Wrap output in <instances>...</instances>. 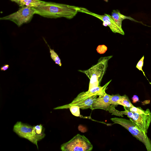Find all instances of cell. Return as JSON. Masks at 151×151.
Segmentation results:
<instances>
[{
	"mask_svg": "<svg viewBox=\"0 0 151 151\" xmlns=\"http://www.w3.org/2000/svg\"><path fill=\"white\" fill-rule=\"evenodd\" d=\"M122 97V96L119 94L110 95L109 98V102L110 105H113L116 106L118 105V102Z\"/></svg>",
	"mask_w": 151,
	"mask_h": 151,
	"instance_id": "obj_18",
	"label": "cell"
},
{
	"mask_svg": "<svg viewBox=\"0 0 151 151\" xmlns=\"http://www.w3.org/2000/svg\"><path fill=\"white\" fill-rule=\"evenodd\" d=\"M104 0L107 2L108 1V0Z\"/></svg>",
	"mask_w": 151,
	"mask_h": 151,
	"instance_id": "obj_25",
	"label": "cell"
},
{
	"mask_svg": "<svg viewBox=\"0 0 151 151\" xmlns=\"http://www.w3.org/2000/svg\"><path fill=\"white\" fill-rule=\"evenodd\" d=\"M130 119L134 122L145 132L147 133L151 122V113L149 109L145 113L138 114L134 113V116Z\"/></svg>",
	"mask_w": 151,
	"mask_h": 151,
	"instance_id": "obj_9",
	"label": "cell"
},
{
	"mask_svg": "<svg viewBox=\"0 0 151 151\" xmlns=\"http://www.w3.org/2000/svg\"><path fill=\"white\" fill-rule=\"evenodd\" d=\"M110 96L106 93L105 91L101 93L93 103L91 109H101L107 111L108 107L110 105L109 101Z\"/></svg>",
	"mask_w": 151,
	"mask_h": 151,
	"instance_id": "obj_10",
	"label": "cell"
},
{
	"mask_svg": "<svg viewBox=\"0 0 151 151\" xmlns=\"http://www.w3.org/2000/svg\"><path fill=\"white\" fill-rule=\"evenodd\" d=\"M9 68V65L6 64L2 66L0 68V70L1 71H5L7 70Z\"/></svg>",
	"mask_w": 151,
	"mask_h": 151,
	"instance_id": "obj_23",
	"label": "cell"
},
{
	"mask_svg": "<svg viewBox=\"0 0 151 151\" xmlns=\"http://www.w3.org/2000/svg\"><path fill=\"white\" fill-rule=\"evenodd\" d=\"M93 148L89 140L84 135L78 134L68 142L62 144L63 151H90Z\"/></svg>",
	"mask_w": 151,
	"mask_h": 151,
	"instance_id": "obj_4",
	"label": "cell"
},
{
	"mask_svg": "<svg viewBox=\"0 0 151 151\" xmlns=\"http://www.w3.org/2000/svg\"><path fill=\"white\" fill-rule=\"evenodd\" d=\"M69 108L71 113L74 116L80 117H82L80 114V107L77 105H73Z\"/></svg>",
	"mask_w": 151,
	"mask_h": 151,
	"instance_id": "obj_19",
	"label": "cell"
},
{
	"mask_svg": "<svg viewBox=\"0 0 151 151\" xmlns=\"http://www.w3.org/2000/svg\"><path fill=\"white\" fill-rule=\"evenodd\" d=\"M111 81V80L103 86L95 87L86 91L81 92L79 93L70 103L58 106L54 108V109H68L70 106L75 105L81 102L91 96L95 95L99 96L101 93L106 91L107 86Z\"/></svg>",
	"mask_w": 151,
	"mask_h": 151,
	"instance_id": "obj_6",
	"label": "cell"
},
{
	"mask_svg": "<svg viewBox=\"0 0 151 151\" xmlns=\"http://www.w3.org/2000/svg\"><path fill=\"white\" fill-rule=\"evenodd\" d=\"M45 129L42 124L33 126L32 131L33 135L37 141L43 139L45 136Z\"/></svg>",
	"mask_w": 151,
	"mask_h": 151,
	"instance_id": "obj_12",
	"label": "cell"
},
{
	"mask_svg": "<svg viewBox=\"0 0 151 151\" xmlns=\"http://www.w3.org/2000/svg\"><path fill=\"white\" fill-rule=\"evenodd\" d=\"M118 104L127 108H131L134 106L131 103L128 96L125 94L122 96L121 98L118 101Z\"/></svg>",
	"mask_w": 151,
	"mask_h": 151,
	"instance_id": "obj_17",
	"label": "cell"
},
{
	"mask_svg": "<svg viewBox=\"0 0 151 151\" xmlns=\"http://www.w3.org/2000/svg\"><path fill=\"white\" fill-rule=\"evenodd\" d=\"M17 3L20 7L24 6L35 7L43 3L45 1L40 0H17Z\"/></svg>",
	"mask_w": 151,
	"mask_h": 151,
	"instance_id": "obj_14",
	"label": "cell"
},
{
	"mask_svg": "<svg viewBox=\"0 0 151 151\" xmlns=\"http://www.w3.org/2000/svg\"><path fill=\"white\" fill-rule=\"evenodd\" d=\"M33 8L35 14L50 18L64 17L71 19L78 12V6L51 2L44 1L39 6Z\"/></svg>",
	"mask_w": 151,
	"mask_h": 151,
	"instance_id": "obj_1",
	"label": "cell"
},
{
	"mask_svg": "<svg viewBox=\"0 0 151 151\" xmlns=\"http://www.w3.org/2000/svg\"><path fill=\"white\" fill-rule=\"evenodd\" d=\"M33 126L17 122L13 127V130L20 137L26 139L35 145L38 148V141L34 137L32 131Z\"/></svg>",
	"mask_w": 151,
	"mask_h": 151,
	"instance_id": "obj_8",
	"label": "cell"
},
{
	"mask_svg": "<svg viewBox=\"0 0 151 151\" xmlns=\"http://www.w3.org/2000/svg\"><path fill=\"white\" fill-rule=\"evenodd\" d=\"M96 50L99 53L103 54L107 50V47L104 45H99L97 47Z\"/></svg>",
	"mask_w": 151,
	"mask_h": 151,
	"instance_id": "obj_22",
	"label": "cell"
},
{
	"mask_svg": "<svg viewBox=\"0 0 151 151\" xmlns=\"http://www.w3.org/2000/svg\"><path fill=\"white\" fill-rule=\"evenodd\" d=\"M144 59V55H143L137 63L136 65V68H137L139 70H141L142 72L144 75L145 76V77L149 81V80L146 77L145 74L144 72L142 70V68L143 66Z\"/></svg>",
	"mask_w": 151,
	"mask_h": 151,
	"instance_id": "obj_21",
	"label": "cell"
},
{
	"mask_svg": "<svg viewBox=\"0 0 151 151\" xmlns=\"http://www.w3.org/2000/svg\"><path fill=\"white\" fill-rule=\"evenodd\" d=\"M111 120L115 124H120L127 129L137 139L142 142L147 151H151V140L147 133L144 132L135 123L131 120L114 117Z\"/></svg>",
	"mask_w": 151,
	"mask_h": 151,
	"instance_id": "obj_3",
	"label": "cell"
},
{
	"mask_svg": "<svg viewBox=\"0 0 151 151\" xmlns=\"http://www.w3.org/2000/svg\"><path fill=\"white\" fill-rule=\"evenodd\" d=\"M115 106L113 105H110L107 109V111L111 113L112 115L115 116L123 117L124 115H127L128 109L126 107H124L125 110L123 111H119L116 109L115 108Z\"/></svg>",
	"mask_w": 151,
	"mask_h": 151,
	"instance_id": "obj_15",
	"label": "cell"
},
{
	"mask_svg": "<svg viewBox=\"0 0 151 151\" xmlns=\"http://www.w3.org/2000/svg\"><path fill=\"white\" fill-rule=\"evenodd\" d=\"M127 109L133 113H136L138 114H144L145 112V110L144 111L140 107H135L134 106L131 108H127Z\"/></svg>",
	"mask_w": 151,
	"mask_h": 151,
	"instance_id": "obj_20",
	"label": "cell"
},
{
	"mask_svg": "<svg viewBox=\"0 0 151 151\" xmlns=\"http://www.w3.org/2000/svg\"><path fill=\"white\" fill-rule=\"evenodd\" d=\"M35 14V11L33 7L24 6L15 12L0 18V19L11 21L20 27L24 24L29 22Z\"/></svg>",
	"mask_w": 151,
	"mask_h": 151,
	"instance_id": "obj_5",
	"label": "cell"
},
{
	"mask_svg": "<svg viewBox=\"0 0 151 151\" xmlns=\"http://www.w3.org/2000/svg\"><path fill=\"white\" fill-rule=\"evenodd\" d=\"M111 55L101 57L98 60L96 64L93 65L88 70H81L79 71L85 74L90 79L88 90L93 88L100 86L102 79L104 75L109 60L112 57Z\"/></svg>",
	"mask_w": 151,
	"mask_h": 151,
	"instance_id": "obj_2",
	"label": "cell"
},
{
	"mask_svg": "<svg viewBox=\"0 0 151 151\" xmlns=\"http://www.w3.org/2000/svg\"><path fill=\"white\" fill-rule=\"evenodd\" d=\"M132 102L135 103L139 101V99L138 96L136 95H134L132 98Z\"/></svg>",
	"mask_w": 151,
	"mask_h": 151,
	"instance_id": "obj_24",
	"label": "cell"
},
{
	"mask_svg": "<svg viewBox=\"0 0 151 151\" xmlns=\"http://www.w3.org/2000/svg\"><path fill=\"white\" fill-rule=\"evenodd\" d=\"M111 16L117 24L121 28H122V22L123 20L125 19H133L130 17L125 16L121 14L118 10H113L111 12Z\"/></svg>",
	"mask_w": 151,
	"mask_h": 151,
	"instance_id": "obj_11",
	"label": "cell"
},
{
	"mask_svg": "<svg viewBox=\"0 0 151 151\" xmlns=\"http://www.w3.org/2000/svg\"><path fill=\"white\" fill-rule=\"evenodd\" d=\"M43 39L49 48L51 58L55 62V64L58 65L60 67L61 66L62 63L61 60L58 55L54 49L51 48L50 46L48 45L45 39L44 38Z\"/></svg>",
	"mask_w": 151,
	"mask_h": 151,
	"instance_id": "obj_16",
	"label": "cell"
},
{
	"mask_svg": "<svg viewBox=\"0 0 151 151\" xmlns=\"http://www.w3.org/2000/svg\"><path fill=\"white\" fill-rule=\"evenodd\" d=\"M97 95H93L75 105L78 106L80 107V109H83L88 108L91 109L92 105L97 98Z\"/></svg>",
	"mask_w": 151,
	"mask_h": 151,
	"instance_id": "obj_13",
	"label": "cell"
},
{
	"mask_svg": "<svg viewBox=\"0 0 151 151\" xmlns=\"http://www.w3.org/2000/svg\"><path fill=\"white\" fill-rule=\"evenodd\" d=\"M78 12L85 13L97 17L106 24L113 32L124 35V33L122 28H120L117 24L110 15L106 14L104 15H99L92 12L87 9L82 7H78Z\"/></svg>",
	"mask_w": 151,
	"mask_h": 151,
	"instance_id": "obj_7",
	"label": "cell"
}]
</instances>
